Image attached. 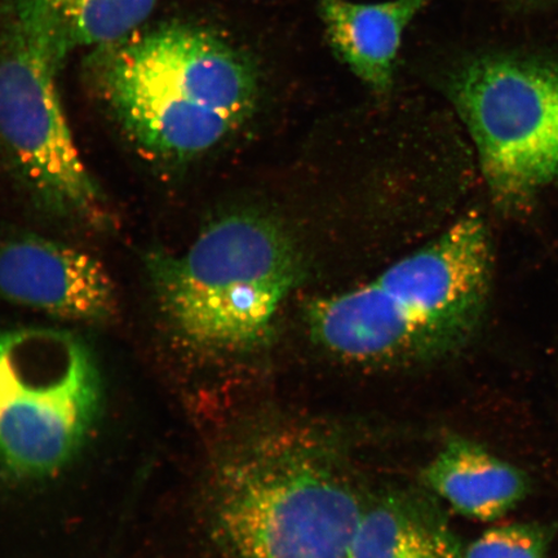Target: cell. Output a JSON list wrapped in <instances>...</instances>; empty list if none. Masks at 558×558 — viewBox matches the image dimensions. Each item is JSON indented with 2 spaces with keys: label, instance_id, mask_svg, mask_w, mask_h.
Returning <instances> with one entry per match:
<instances>
[{
  "label": "cell",
  "instance_id": "7a4b0ae2",
  "mask_svg": "<svg viewBox=\"0 0 558 558\" xmlns=\"http://www.w3.org/2000/svg\"><path fill=\"white\" fill-rule=\"evenodd\" d=\"M492 269L485 222L466 215L373 281L312 300L305 323L314 343L351 364L436 360L456 351L476 329Z\"/></svg>",
  "mask_w": 558,
  "mask_h": 558
},
{
  "label": "cell",
  "instance_id": "4fadbf2b",
  "mask_svg": "<svg viewBox=\"0 0 558 558\" xmlns=\"http://www.w3.org/2000/svg\"><path fill=\"white\" fill-rule=\"evenodd\" d=\"M548 536L538 525L507 523L487 529L463 553V558H546Z\"/></svg>",
  "mask_w": 558,
  "mask_h": 558
},
{
  "label": "cell",
  "instance_id": "7c38bea8",
  "mask_svg": "<svg viewBox=\"0 0 558 558\" xmlns=\"http://www.w3.org/2000/svg\"><path fill=\"white\" fill-rule=\"evenodd\" d=\"M351 558H463L441 523L402 497L369 500Z\"/></svg>",
  "mask_w": 558,
  "mask_h": 558
},
{
  "label": "cell",
  "instance_id": "8fae6325",
  "mask_svg": "<svg viewBox=\"0 0 558 558\" xmlns=\"http://www.w3.org/2000/svg\"><path fill=\"white\" fill-rule=\"evenodd\" d=\"M160 0H16L53 58L116 44L140 31Z\"/></svg>",
  "mask_w": 558,
  "mask_h": 558
},
{
  "label": "cell",
  "instance_id": "6da1fadb",
  "mask_svg": "<svg viewBox=\"0 0 558 558\" xmlns=\"http://www.w3.org/2000/svg\"><path fill=\"white\" fill-rule=\"evenodd\" d=\"M94 93L138 148L187 160L215 148L253 116V60L197 25L171 23L95 48Z\"/></svg>",
  "mask_w": 558,
  "mask_h": 558
},
{
  "label": "cell",
  "instance_id": "277c9868",
  "mask_svg": "<svg viewBox=\"0 0 558 558\" xmlns=\"http://www.w3.org/2000/svg\"><path fill=\"white\" fill-rule=\"evenodd\" d=\"M146 265L160 308L181 337L227 352L269 339L303 270L288 232L254 213L216 220L183 253L157 251Z\"/></svg>",
  "mask_w": 558,
  "mask_h": 558
},
{
  "label": "cell",
  "instance_id": "52a82bcc",
  "mask_svg": "<svg viewBox=\"0 0 558 558\" xmlns=\"http://www.w3.org/2000/svg\"><path fill=\"white\" fill-rule=\"evenodd\" d=\"M449 95L501 207L526 205L558 181V66L483 56L460 68Z\"/></svg>",
  "mask_w": 558,
  "mask_h": 558
},
{
  "label": "cell",
  "instance_id": "8992f818",
  "mask_svg": "<svg viewBox=\"0 0 558 558\" xmlns=\"http://www.w3.org/2000/svg\"><path fill=\"white\" fill-rule=\"evenodd\" d=\"M93 353L75 335L29 327L0 333V459L21 476L59 471L100 408Z\"/></svg>",
  "mask_w": 558,
  "mask_h": 558
},
{
  "label": "cell",
  "instance_id": "3957f363",
  "mask_svg": "<svg viewBox=\"0 0 558 558\" xmlns=\"http://www.w3.org/2000/svg\"><path fill=\"white\" fill-rule=\"evenodd\" d=\"M366 504L329 439L263 429L220 473V547L226 558H351Z\"/></svg>",
  "mask_w": 558,
  "mask_h": 558
},
{
  "label": "cell",
  "instance_id": "9c48e42d",
  "mask_svg": "<svg viewBox=\"0 0 558 558\" xmlns=\"http://www.w3.org/2000/svg\"><path fill=\"white\" fill-rule=\"evenodd\" d=\"M424 481L465 519L493 522L505 518L527 494L519 466L464 437H451L424 470Z\"/></svg>",
  "mask_w": 558,
  "mask_h": 558
},
{
  "label": "cell",
  "instance_id": "ba28073f",
  "mask_svg": "<svg viewBox=\"0 0 558 558\" xmlns=\"http://www.w3.org/2000/svg\"><path fill=\"white\" fill-rule=\"evenodd\" d=\"M0 300L74 320H105L117 311L114 283L99 260L35 235L0 243Z\"/></svg>",
  "mask_w": 558,
  "mask_h": 558
},
{
  "label": "cell",
  "instance_id": "5b68a950",
  "mask_svg": "<svg viewBox=\"0 0 558 558\" xmlns=\"http://www.w3.org/2000/svg\"><path fill=\"white\" fill-rule=\"evenodd\" d=\"M61 68L16 0H3L0 146L41 206L62 218L102 226L107 205L69 128L56 82Z\"/></svg>",
  "mask_w": 558,
  "mask_h": 558
},
{
  "label": "cell",
  "instance_id": "30bf717a",
  "mask_svg": "<svg viewBox=\"0 0 558 558\" xmlns=\"http://www.w3.org/2000/svg\"><path fill=\"white\" fill-rule=\"evenodd\" d=\"M432 0H390L362 4L349 0H320L333 51L352 73L376 93L393 85L402 35Z\"/></svg>",
  "mask_w": 558,
  "mask_h": 558
}]
</instances>
